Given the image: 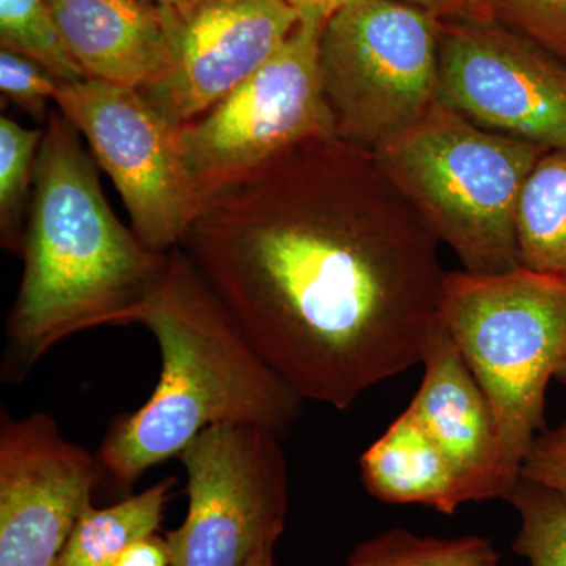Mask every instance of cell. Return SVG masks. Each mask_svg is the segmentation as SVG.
I'll use <instances>...</instances> for the list:
<instances>
[{"mask_svg": "<svg viewBox=\"0 0 566 566\" xmlns=\"http://www.w3.org/2000/svg\"><path fill=\"white\" fill-rule=\"evenodd\" d=\"M0 44L66 84L87 80L71 57L48 0H0Z\"/></svg>", "mask_w": 566, "mask_h": 566, "instance_id": "cell-20", "label": "cell"}, {"mask_svg": "<svg viewBox=\"0 0 566 566\" xmlns=\"http://www.w3.org/2000/svg\"><path fill=\"white\" fill-rule=\"evenodd\" d=\"M359 463L365 490L386 504L423 505L453 515L469 502L452 463L409 408Z\"/></svg>", "mask_w": 566, "mask_h": 566, "instance_id": "cell-15", "label": "cell"}, {"mask_svg": "<svg viewBox=\"0 0 566 566\" xmlns=\"http://www.w3.org/2000/svg\"><path fill=\"white\" fill-rule=\"evenodd\" d=\"M133 323L155 337L163 370L151 397L111 423L96 453L120 494L214 424L282 436L300 419L303 398L253 348L181 248L167 252L150 290L115 326Z\"/></svg>", "mask_w": 566, "mask_h": 566, "instance_id": "cell-2", "label": "cell"}, {"mask_svg": "<svg viewBox=\"0 0 566 566\" xmlns=\"http://www.w3.org/2000/svg\"><path fill=\"white\" fill-rule=\"evenodd\" d=\"M441 322L485 392L515 488L545 430L546 390L566 382V282L528 268L447 273Z\"/></svg>", "mask_w": 566, "mask_h": 566, "instance_id": "cell-5", "label": "cell"}, {"mask_svg": "<svg viewBox=\"0 0 566 566\" xmlns=\"http://www.w3.org/2000/svg\"><path fill=\"white\" fill-rule=\"evenodd\" d=\"M62 81L40 63L10 50H0V91L7 102L18 109L46 123L51 111L50 102H55Z\"/></svg>", "mask_w": 566, "mask_h": 566, "instance_id": "cell-23", "label": "cell"}, {"mask_svg": "<svg viewBox=\"0 0 566 566\" xmlns=\"http://www.w3.org/2000/svg\"><path fill=\"white\" fill-rule=\"evenodd\" d=\"M54 104L114 181L145 248H180L203 199L182 161L177 128L137 88L109 82H62Z\"/></svg>", "mask_w": 566, "mask_h": 566, "instance_id": "cell-9", "label": "cell"}, {"mask_svg": "<svg viewBox=\"0 0 566 566\" xmlns=\"http://www.w3.org/2000/svg\"><path fill=\"white\" fill-rule=\"evenodd\" d=\"M245 566H275L274 546H263L256 551Z\"/></svg>", "mask_w": 566, "mask_h": 566, "instance_id": "cell-28", "label": "cell"}, {"mask_svg": "<svg viewBox=\"0 0 566 566\" xmlns=\"http://www.w3.org/2000/svg\"><path fill=\"white\" fill-rule=\"evenodd\" d=\"M323 28L301 20L262 69L177 128L182 161L203 202L304 142L337 136L319 76Z\"/></svg>", "mask_w": 566, "mask_h": 566, "instance_id": "cell-7", "label": "cell"}, {"mask_svg": "<svg viewBox=\"0 0 566 566\" xmlns=\"http://www.w3.org/2000/svg\"><path fill=\"white\" fill-rule=\"evenodd\" d=\"M319 76L337 136L375 151L442 103L439 21L398 0H349L324 22Z\"/></svg>", "mask_w": 566, "mask_h": 566, "instance_id": "cell-6", "label": "cell"}, {"mask_svg": "<svg viewBox=\"0 0 566 566\" xmlns=\"http://www.w3.org/2000/svg\"><path fill=\"white\" fill-rule=\"evenodd\" d=\"M24 273L7 322L2 379L20 382L52 346L115 326L166 264L118 221L81 133L51 111L44 123L28 223Z\"/></svg>", "mask_w": 566, "mask_h": 566, "instance_id": "cell-3", "label": "cell"}, {"mask_svg": "<svg viewBox=\"0 0 566 566\" xmlns=\"http://www.w3.org/2000/svg\"><path fill=\"white\" fill-rule=\"evenodd\" d=\"M346 566H502V560L485 536L433 538L397 527L357 546Z\"/></svg>", "mask_w": 566, "mask_h": 566, "instance_id": "cell-18", "label": "cell"}, {"mask_svg": "<svg viewBox=\"0 0 566 566\" xmlns=\"http://www.w3.org/2000/svg\"><path fill=\"white\" fill-rule=\"evenodd\" d=\"M145 2L159 3V6L170 7V9L180 10L181 13H189L196 9L203 0H145Z\"/></svg>", "mask_w": 566, "mask_h": 566, "instance_id": "cell-29", "label": "cell"}, {"mask_svg": "<svg viewBox=\"0 0 566 566\" xmlns=\"http://www.w3.org/2000/svg\"><path fill=\"white\" fill-rule=\"evenodd\" d=\"M520 479L553 491L566 504V420L539 431L521 465Z\"/></svg>", "mask_w": 566, "mask_h": 566, "instance_id": "cell-24", "label": "cell"}, {"mask_svg": "<svg viewBox=\"0 0 566 566\" xmlns=\"http://www.w3.org/2000/svg\"><path fill=\"white\" fill-rule=\"evenodd\" d=\"M104 472L50 415L0 423V566H55Z\"/></svg>", "mask_w": 566, "mask_h": 566, "instance_id": "cell-11", "label": "cell"}, {"mask_svg": "<svg viewBox=\"0 0 566 566\" xmlns=\"http://www.w3.org/2000/svg\"><path fill=\"white\" fill-rule=\"evenodd\" d=\"M43 129H29L0 117V240L3 249L20 253L31 208L36 158Z\"/></svg>", "mask_w": 566, "mask_h": 566, "instance_id": "cell-19", "label": "cell"}, {"mask_svg": "<svg viewBox=\"0 0 566 566\" xmlns=\"http://www.w3.org/2000/svg\"><path fill=\"white\" fill-rule=\"evenodd\" d=\"M516 237L521 266L566 282V150L547 151L528 177Z\"/></svg>", "mask_w": 566, "mask_h": 566, "instance_id": "cell-17", "label": "cell"}, {"mask_svg": "<svg viewBox=\"0 0 566 566\" xmlns=\"http://www.w3.org/2000/svg\"><path fill=\"white\" fill-rule=\"evenodd\" d=\"M438 21H491L486 0H398Z\"/></svg>", "mask_w": 566, "mask_h": 566, "instance_id": "cell-25", "label": "cell"}, {"mask_svg": "<svg viewBox=\"0 0 566 566\" xmlns=\"http://www.w3.org/2000/svg\"><path fill=\"white\" fill-rule=\"evenodd\" d=\"M300 14L301 20L326 22L331 17L348 3L349 0H283Z\"/></svg>", "mask_w": 566, "mask_h": 566, "instance_id": "cell-27", "label": "cell"}, {"mask_svg": "<svg viewBox=\"0 0 566 566\" xmlns=\"http://www.w3.org/2000/svg\"><path fill=\"white\" fill-rule=\"evenodd\" d=\"M491 20L566 63V0H486Z\"/></svg>", "mask_w": 566, "mask_h": 566, "instance_id": "cell-22", "label": "cell"}, {"mask_svg": "<svg viewBox=\"0 0 566 566\" xmlns=\"http://www.w3.org/2000/svg\"><path fill=\"white\" fill-rule=\"evenodd\" d=\"M112 566H172L166 536L153 534L126 547Z\"/></svg>", "mask_w": 566, "mask_h": 566, "instance_id": "cell-26", "label": "cell"}, {"mask_svg": "<svg viewBox=\"0 0 566 566\" xmlns=\"http://www.w3.org/2000/svg\"><path fill=\"white\" fill-rule=\"evenodd\" d=\"M441 99L488 132L566 150V63L491 21H439Z\"/></svg>", "mask_w": 566, "mask_h": 566, "instance_id": "cell-10", "label": "cell"}, {"mask_svg": "<svg viewBox=\"0 0 566 566\" xmlns=\"http://www.w3.org/2000/svg\"><path fill=\"white\" fill-rule=\"evenodd\" d=\"M547 151L480 128L441 103L375 155L464 271L495 274L521 266L517 208Z\"/></svg>", "mask_w": 566, "mask_h": 566, "instance_id": "cell-4", "label": "cell"}, {"mask_svg": "<svg viewBox=\"0 0 566 566\" xmlns=\"http://www.w3.org/2000/svg\"><path fill=\"white\" fill-rule=\"evenodd\" d=\"M422 364L423 379L408 408L452 463L468 501L509 497L513 486L490 401L442 322Z\"/></svg>", "mask_w": 566, "mask_h": 566, "instance_id": "cell-13", "label": "cell"}, {"mask_svg": "<svg viewBox=\"0 0 566 566\" xmlns=\"http://www.w3.org/2000/svg\"><path fill=\"white\" fill-rule=\"evenodd\" d=\"M87 80L139 88L172 52L180 10L145 0H48Z\"/></svg>", "mask_w": 566, "mask_h": 566, "instance_id": "cell-14", "label": "cell"}, {"mask_svg": "<svg viewBox=\"0 0 566 566\" xmlns=\"http://www.w3.org/2000/svg\"><path fill=\"white\" fill-rule=\"evenodd\" d=\"M175 483V476H164L144 493L126 495L106 509L88 506L55 566L114 565L126 547L159 531Z\"/></svg>", "mask_w": 566, "mask_h": 566, "instance_id": "cell-16", "label": "cell"}, {"mask_svg": "<svg viewBox=\"0 0 566 566\" xmlns=\"http://www.w3.org/2000/svg\"><path fill=\"white\" fill-rule=\"evenodd\" d=\"M520 528L512 549L531 566H566V504L553 491L520 479L505 499Z\"/></svg>", "mask_w": 566, "mask_h": 566, "instance_id": "cell-21", "label": "cell"}, {"mask_svg": "<svg viewBox=\"0 0 566 566\" xmlns=\"http://www.w3.org/2000/svg\"><path fill=\"white\" fill-rule=\"evenodd\" d=\"M300 21L283 0H203L180 11L169 61L137 91L180 128L262 69Z\"/></svg>", "mask_w": 566, "mask_h": 566, "instance_id": "cell-12", "label": "cell"}, {"mask_svg": "<svg viewBox=\"0 0 566 566\" xmlns=\"http://www.w3.org/2000/svg\"><path fill=\"white\" fill-rule=\"evenodd\" d=\"M279 438L259 424H214L182 450L189 509L166 534L172 566H245L260 547L275 546L289 512Z\"/></svg>", "mask_w": 566, "mask_h": 566, "instance_id": "cell-8", "label": "cell"}, {"mask_svg": "<svg viewBox=\"0 0 566 566\" xmlns=\"http://www.w3.org/2000/svg\"><path fill=\"white\" fill-rule=\"evenodd\" d=\"M439 245L374 150L324 136L208 197L180 248L294 392L346 409L422 364Z\"/></svg>", "mask_w": 566, "mask_h": 566, "instance_id": "cell-1", "label": "cell"}]
</instances>
